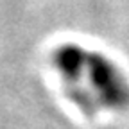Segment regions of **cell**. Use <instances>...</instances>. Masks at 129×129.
<instances>
[{
    "mask_svg": "<svg viewBox=\"0 0 129 129\" xmlns=\"http://www.w3.org/2000/svg\"><path fill=\"white\" fill-rule=\"evenodd\" d=\"M50 61L67 86L88 79L90 90L97 97V104L117 111L129 109V81L104 54L86 50L74 43H64L54 48Z\"/></svg>",
    "mask_w": 129,
    "mask_h": 129,
    "instance_id": "obj_1",
    "label": "cell"
}]
</instances>
